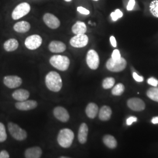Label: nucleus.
<instances>
[{
  "label": "nucleus",
  "mask_w": 158,
  "mask_h": 158,
  "mask_svg": "<svg viewBox=\"0 0 158 158\" xmlns=\"http://www.w3.org/2000/svg\"><path fill=\"white\" fill-rule=\"evenodd\" d=\"M42 154V149L39 147L29 148L25 152V157L27 158H40Z\"/></svg>",
  "instance_id": "18"
},
{
  "label": "nucleus",
  "mask_w": 158,
  "mask_h": 158,
  "mask_svg": "<svg viewBox=\"0 0 158 158\" xmlns=\"http://www.w3.org/2000/svg\"><path fill=\"white\" fill-rule=\"evenodd\" d=\"M135 0H129L127 6V9L128 11H132L135 6Z\"/></svg>",
  "instance_id": "32"
},
{
  "label": "nucleus",
  "mask_w": 158,
  "mask_h": 158,
  "mask_svg": "<svg viewBox=\"0 0 158 158\" xmlns=\"http://www.w3.org/2000/svg\"><path fill=\"white\" fill-rule=\"evenodd\" d=\"M89 128L85 123H82L79 127L78 140L81 144H85L87 140Z\"/></svg>",
  "instance_id": "16"
},
{
  "label": "nucleus",
  "mask_w": 158,
  "mask_h": 158,
  "mask_svg": "<svg viewBox=\"0 0 158 158\" xmlns=\"http://www.w3.org/2000/svg\"><path fill=\"white\" fill-rule=\"evenodd\" d=\"M49 62L54 68L60 71H66L70 65L69 57L63 55H54L50 59Z\"/></svg>",
  "instance_id": "3"
},
{
  "label": "nucleus",
  "mask_w": 158,
  "mask_h": 158,
  "mask_svg": "<svg viewBox=\"0 0 158 158\" xmlns=\"http://www.w3.org/2000/svg\"><path fill=\"white\" fill-rule=\"evenodd\" d=\"M121 57L120 52L118 49H115L113 51V53L111 55V58L114 60H118Z\"/></svg>",
  "instance_id": "31"
},
{
  "label": "nucleus",
  "mask_w": 158,
  "mask_h": 158,
  "mask_svg": "<svg viewBox=\"0 0 158 158\" xmlns=\"http://www.w3.org/2000/svg\"><path fill=\"white\" fill-rule=\"evenodd\" d=\"M104 145L110 149H115L117 147V141L115 138L111 135H106L102 139Z\"/></svg>",
  "instance_id": "24"
},
{
  "label": "nucleus",
  "mask_w": 158,
  "mask_h": 158,
  "mask_svg": "<svg viewBox=\"0 0 158 158\" xmlns=\"http://www.w3.org/2000/svg\"><path fill=\"white\" fill-rule=\"evenodd\" d=\"M31 11V6L27 2H23L15 8L12 13V18L14 20H18L27 15Z\"/></svg>",
  "instance_id": "6"
},
{
  "label": "nucleus",
  "mask_w": 158,
  "mask_h": 158,
  "mask_svg": "<svg viewBox=\"0 0 158 158\" xmlns=\"http://www.w3.org/2000/svg\"><path fill=\"white\" fill-rule=\"evenodd\" d=\"M72 31L75 35L85 34L87 32V27L85 23L81 21H77L72 27Z\"/></svg>",
  "instance_id": "22"
},
{
  "label": "nucleus",
  "mask_w": 158,
  "mask_h": 158,
  "mask_svg": "<svg viewBox=\"0 0 158 158\" xmlns=\"http://www.w3.org/2000/svg\"><path fill=\"white\" fill-rule=\"evenodd\" d=\"M137 118L136 117H130L128 118L127 119V125H131L134 122L137 121Z\"/></svg>",
  "instance_id": "36"
},
{
  "label": "nucleus",
  "mask_w": 158,
  "mask_h": 158,
  "mask_svg": "<svg viewBox=\"0 0 158 158\" xmlns=\"http://www.w3.org/2000/svg\"><path fill=\"white\" fill-rule=\"evenodd\" d=\"M98 111L99 108L98 106L94 102L89 103L85 108V114L90 118H94L98 113Z\"/></svg>",
  "instance_id": "20"
},
{
  "label": "nucleus",
  "mask_w": 158,
  "mask_h": 158,
  "mask_svg": "<svg viewBox=\"0 0 158 158\" xmlns=\"http://www.w3.org/2000/svg\"><path fill=\"white\" fill-rule=\"evenodd\" d=\"M53 115L56 118L63 123L68 122L70 118V115L67 110L60 106H58L54 108Z\"/></svg>",
  "instance_id": "13"
},
{
  "label": "nucleus",
  "mask_w": 158,
  "mask_h": 158,
  "mask_svg": "<svg viewBox=\"0 0 158 158\" xmlns=\"http://www.w3.org/2000/svg\"><path fill=\"white\" fill-rule=\"evenodd\" d=\"M127 106L134 111H142L145 108V104L139 98H131L127 101Z\"/></svg>",
  "instance_id": "11"
},
{
  "label": "nucleus",
  "mask_w": 158,
  "mask_h": 158,
  "mask_svg": "<svg viewBox=\"0 0 158 158\" xmlns=\"http://www.w3.org/2000/svg\"><path fill=\"white\" fill-rule=\"evenodd\" d=\"M89 38L85 34L76 35L70 40V44L74 48H81L88 44Z\"/></svg>",
  "instance_id": "9"
},
{
  "label": "nucleus",
  "mask_w": 158,
  "mask_h": 158,
  "mask_svg": "<svg viewBox=\"0 0 158 158\" xmlns=\"http://www.w3.org/2000/svg\"><path fill=\"white\" fill-rule=\"evenodd\" d=\"M7 138L6 127L2 123H0V142L6 141Z\"/></svg>",
  "instance_id": "29"
},
{
  "label": "nucleus",
  "mask_w": 158,
  "mask_h": 158,
  "mask_svg": "<svg viewBox=\"0 0 158 158\" xmlns=\"http://www.w3.org/2000/svg\"><path fill=\"white\" fill-rule=\"evenodd\" d=\"M127 64L126 60L122 57L118 60H114L111 57L106 63V68L111 72H119L124 70Z\"/></svg>",
  "instance_id": "5"
},
{
  "label": "nucleus",
  "mask_w": 158,
  "mask_h": 158,
  "mask_svg": "<svg viewBox=\"0 0 158 158\" xmlns=\"http://www.w3.org/2000/svg\"><path fill=\"white\" fill-rule=\"evenodd\" d=\"M125 87L123 84L118 83L115 85L111 91V93L114 96H121L124 92Z\"/></svg>",
  "instance_id": "26"
},
{
  "label": "nucleus",
  "mask_w": 158,
  "mask_h": 158,
  "mask_svg": "<svg viewBox=\"0 0 158 158\" xmlns=\"http://www.w3.org/2000/svg\"><path fill=\"white\" fill-rule=\"evenodd\" d=\"M74 134V132L69 128H64L60 130L57 135V142L60 147L68 148L73 143Z\"/></svg>",
  "instance_id": "2"
},
{
  "label": "nucleus",
  "mask_w": 158,
  "mask_h": 158,
  "mask_svg": "<svg viewBox=\"0 0 158 158\" xmlns=\"http://www.w3.org/2000/svg\"><path fill=\"white\" fill-rule=\"evenodd\" d=\"M132 76H133V78L134 79V80H136V81H138V82H142L143 81V80H144L143 77L142 76H139L135 72H134L132 73Z\"/></svg>",
  "instance_id": "35"
},
{
  "label": "nucleus",
  "mask_w": 158,
  "mask_h": 158,
  "mask_svg": "<svg viewBox=\"0 0 158 158\" xmlns=\"http://www.w3.org/2000/svg\"><path fill=\"white\" fill-rule=\"evenodd\" d=\"M31 25L27 21H20L16 23L14 26V29L18 33H25L29 31Z\"/></svg>",
  "instance_id": "21"
},
{
  "label": "nucleus",
  "mask_w": 158,
  "mask_h": 158,
  "mask_svg": "<svg viewBox=\"0 0 158 158\" xmlns=\"http://www.w3.org/2000/svg\"><path fill=\"white\" fill-rule=\"evenodd\" d=\"M115 80L113 77H107L104 79L102 81V87L104 89H110L112 88L115 85Z\"/></svg>",
  "instance_id": "27"
},
{
  "label": "nucleus",
  "mask_w": 158,
  "mask_h": 158,
  "mask_svg": "<svg viewBox=\"0 0 158 158\" xmlns=\"http://www.w3.org/2000/svg\"><path fill=\"white\" fill-rule=\"evenodd\" d=\"M4 84L10 89H15L23 83V80L18 76H6L3 79Z\"/></svg>",
  "instance_id": "10"
},
{
  "label": "nucleus",
  "mask_w": 158,
  "mask_h": 158,
  "mask_svg": "<svg viewBox=\"0 0 158 158\" xmlns=\"http://www.w3.org/2000/svg\"><path fill=\"white\" fill-rule=\"evenodd\" d=\"M45 84L49 90L58 92L62 87V80L59 74L52 71L46 76Z\"/></svg>",
  "instance_id": "1"
},
{
  "label": "nucleus",
  "mask_w": 158,
  "mask_h": 158,
  "mask_svg": "<svg viewBox=\"0 0 158 158\" xmlns=\"http://www.w3.org/2000/svg\"><path fill=\"white\" fill-rule=\"evenodd\" d=\"M49 49L53 53H62L66 49V46L61 41L53 40L49 45Z\"/></svg>",
  "instance_id": "15"
},
{
  "label": "nucleus",
  "mask_w": 158,
  "mask_h": 158,
  "mask_svg": "<svg viewBox=\"0 0 158 158\" xmlns=\"http://www.w3.org/2000/svg\"><path fill=\"white\" fill-rule=\"evenodd\" d=\"M147 95L150 99L158 102V87H153L147 91Z\"/></svg>",
  "instance_id": "25"
},
{
  "label": "nucleus",
  "mask_w": 158,
  "mask_h": 158,
  "mask_svg": "<svg viewBox=\"0 0 158 158\" xmlns=\"http://www.w3.org/2000/svg\"><path fill=\"white\" fill-rule=\"evenodd\" d=\"M30 93L28 91L25 89H18L13 92L12 96L14 99L18 102H23L28 99Z\"/></svg>",
  "instance_id": "17"
},
{
  "label": "nucleus",
  "mask_w": 158,
  "mask_h": 158,
  "mask_svg": "<svg viewBox=\"0 0 158 158\" xmlns=\"http://www.w3.org/2000/svg\"><path fill=\"white\" fill-rule=\"evenodd\" d=\"M86 62L88 66L92 70L97 69L100 64L99 56L96 51L91 49L87 52Z\"/></svg>",
  "instance_id": "7"
},
{
  "label": "nucleus",
  "mask_w": 158,
  "mask_h": 158,
  "mask_svg": "<svg viewBox=\"0 0 158 158\" xmlns=\"http://www.w3.org/2000/svg\"><path fill=\"white\" fill-rule=\"evenodd\" d=\"M147 82L149 85H153V87H156L158 85V80L154 78V77H151V78L148 79Z\"/></svg>",
  "instance_id": "33"
},
{
  "label": "nucleus",
  "mask_w": 158,
  "mask_h": 158,
  "mask_svg": "<svg viewBox=\"0 0 158 158\" xmlns=\"http://www.w3.org/2000/svg\"><path fill=\"white\" fill-rule=\"evenodd\" d=\"M43 20L49 28L53 29L58 28L60 25L59 19L56 16L50 13L45 14L43 17Z\"/></svg>",
  "instance_id": "12"
},
{
  "label": "nucleus",
  "mask_w": 158,
  "mask_h": 158,
  "mask_svg": "<svg viewBox=\"0 0 158 158\" xmlns=\"http://www.w3.org/2000/svg\"><path fill=\"white\" fill-rule=\"evenodd\" d=\"M110 40L111 45L113 46L114 48H116L117 46V40H115V37L114 36H111L110 38Z\"/></svg>",
  "instance_id": "38"
},
{
  "label": "nucleus",
  "mask_w": 158,
  "mask_h": 158,
  "mask_svg": "<svg viewBox=\"0 0 158 158\" xmlns=\"http://www.w3.org/2000/svg\"><path fill=\"white\" fill-rule=\"evenodd\" d=\"M65 1H66V2H70V1H72V0H64Z\"/></svg>",
  "instance_id": "40"
},
{
  "label": "nucleus",
  "mask_w": 158,
  "mask_h": 158,
  "mask_svg": "<svg viewBox=\"0 0 158 158\" xmlns=\"http://www.w3.org/2000/svg\"><path fill=\"white\" fill-rule=\"evenodd\" d=\"M77 11L80 12V14L86 15L90 14V11L88 10H87L86 8L83 7V6H79V7H77Z\"/></svg>",
  "instance_id": "34"
},
{
  "label": "nucleus",
  "mask_w": 158,
  "mask_h": 158,
  "mask_svg": "<svg viewBox=\"0 0 158 158\" xmlns=\"http://www.w3.org/2000/svg\"><path fill=\"white\" fill-rule=\"evenodd\" d=\"M42 44V38L38 35H32L27 38L25 45L29 50H35L39 48Z\"/></svg>",
  "instance_id": "8"
},
{
  "label": "nucleus",
  "mask_w": 158,
  "mask_h": 158,
  "mask_svg": "<svg viewBox=\"0 0 158 158\" xmlns=\"http://www.w3.org/2000/svg\"><path fill=\"white\" fill-rule=\"evenodd\" d=\"M10 155L6 150H2L0 152V158H9Z\"/></svg>",
  "instance_id": "37"
},
{
  "label": "nucleus",
  "mask_w": 158,
  "mask_h": 158,
  "mask_svg": "<svg viewBox=\"0 0 158 158\" xmlns=\"http://www.w3.org/2000/svg\"><path fill=\"white\" fill-rule=\"evenodd\" d=\"M123 16V12L119 9H117L115 11L111 12V17L113 21H117L119 18H122Z\"/></svg>",
  "instance_id": "30"
},
{
  "label": "nucleus",
  "mask_w": 158,
  "mask_h": 158,
  "mask_svg": "<svg viewBox=\"0 0 158 158\" xmlns=\"http://www.w3.org/2000/svg\"><path fill=\"white\" fill-rule=\"evenodd\" d=\"M112 115L111 108L107 106H102L98 111V117L102 121H107L111 118Z\"/></svg>",
  "instance_id": "19"
},
{
  "label": "nucleus",
  "mask_w": 158,
  "mask_h": 158,
  "mask_svg": "<svg viewBox=\"0 0 158 158\" xmlns=\"http://www.w3.org/2000/svg\"><path fill=\"white\" fill-rule=\"evenodd\" d=\"M19 46L18 40L14 38L7 40L4 44V48L6 52H13L17 50Z\"/></svg>",
  "instance_id": "23"
},
{
  "label": "nucleus",
  "mask_w": 158,
  "mask_h": 158,
  "mask_svg": "<svg viewBox=\"0 0 158 158\" xmlns=\"http://www.w3.org/2000/svg\"><path fill=\"white\" fill-rule=\"evenodd\" d=\"M8 129L11 135L17 141H22L27 137V132L15 123L12 122L9 123L8 124Z\"/></svg>",
  "instance_id": "4"
},
{
  "label": "nucleus",
  "mask_w": 158,
  "mask_h": 158,
  "mask_svg": "<svg viewBox=\"0 0 158 158\" xmlns=\"http://www.w3.org/2000/svg\"><path fill=\"white\" fill-rule=\"evenodd\" d=\"M61 158H68V157H64V156H62V157H60Z\"/></svg>",
  "instance_id": "41"
},
{
  "label": "nucleus",
  "mask_w": 158,
  "mask_h": 158,
  "mask_svg": "<svg viewBox=\"0 0 158 158\" xmlns=\"http://www.w3.org/2000/svg\"><path fill=\"white\" fill-rule=\"evenodd\" d=\"M152 123L153 124H158V117H153L151 120Z\"/></svg>",
  "instance_id": "39"
},
{
  "label": "nucleus",
  "mask_w": 158,
  "mask_h": 158,
  "mask_svg": "<svg viewBox=\"0 0 158 158\" xmlns=\"http://www.w3.org/2000/svg\"><path fill=\"white\" fill-rule=\"evenodd\" d=\"M149 10L154 17L158 18V0H154L149 6Z\"/></svg>",
  "instance_id": "28"
},
{
  "label": "nucleus",
  "mask_w": 158,
  "mask_h": 158,
  "mask_svg": "<svg viewBox=\"0 0 158 158\" xmlns=\"http://www.w3.org/2000/svg\"><path fill=\"white\" fill-rule=\"evenodd\" d=\"M93 1H98V0H93Z\"/></svg>",
  "instance_id": "42"
},
{
  "label": "nucleus",
  "mask_w": 158,
  "mask_h": 158,
  "mask_svg": "<svg viewBox=\"0 0 158 158\" xmlns=\"http://www.w3.org/2000/svg\"><path fill=\"white\" fill-rule=\"evenodd\" d=\"M15 106L18 110L28 111L35 109L38 106V102L35 100H25L23 102H17Z\"/></svg>",
  "instance_id": "14"
}]
</instances>
